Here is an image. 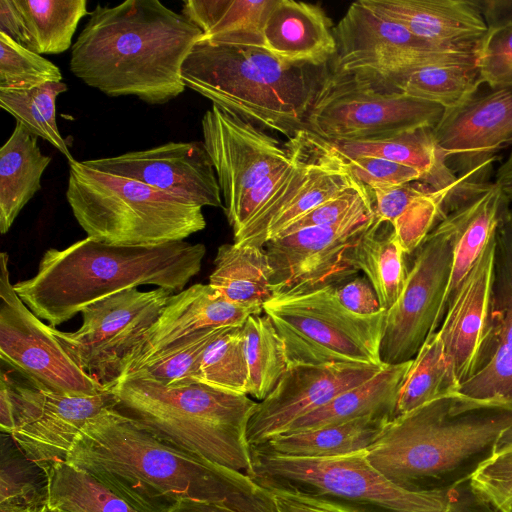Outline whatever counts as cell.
<instances>
[{"instance_id": "cell-10", "label": "cell", "mask_w": 512, "mask_h": 512, "mask_svg": "<svg viewBox=\"0 0 512 512\" xmlns=\"http://www.w3.org/2000/svg\"><path fill=\"white\" fill-rule=\"evenodd\" d=\"M444 108L353 74L326 73L305 129L329 142L382 138L435 127Z\"/></svg>"}, {"instance_id": "cell-33", "label": "cell", "mask_w": 512, "mask_h": 512, "mask_svg": "<svg viewBox=\"0 0 512 512\" xmlns=\"http://www.w3.org/2000/svg\"><path fill=\"white\" fill-rule=\"evenodd\" d=\"M357 183L360 182L353 176L338 149L331 142L324 140L308 180L271 219L259 247H264L290 224Z\"/></svg>"}, {"instance_id": "cell-16", "label": "cell", "mask_w": 512, "mask_h": 512, "mask_svg": "<svg viewBox=\"0 0 512 512\" xmlns=\"http://www.w3.org/2000/svg\"><path fill=\"white\" fill-rule=\"evenodd\" d=\"M2 374L14 410L15 430L11 437L42 469L56 461H66L81 429L117 405L114 387L96 395H68L18 384Z\"/></svg>"}, {"instance_id": "cell-22", "label": "cell", "mask_w": 512, "mask_h": 512, "mask_svg": "<svg viewBox=\"0 0 512 512\" xmlns=\"http://www.w3.org/2000/svg\"><path fill=\"white\" fill-rule=\"evenodd\" d=\"M251 315L260 313L228 301L209 284H194L172 294L132 351L121 378L180 339L210 328L242 327Z\"/></svg>"}, {"instance_id": "cell-54", "label": "cell", "mask_w": 512, "mask_h": 512, "mask_svg": "<svg viewBox=\"0 0 512 512\" xmlns=\"http://www.w3.org/2000/svg\"><path fill=\"white\" fill-rule=\"evenodd\" d=\"M488 28L512 24V0H474Z\"/></svg>"}, {"instance_id": "cell-46", "label": "cell", "mask_w": 512, "mask_h": 512, "mask_svg": "<svg viewBox=\"0 0 512 512\" xmlns=\"http://www.w3.org/2000/svg\"><path fill=\"white\" fill-rule=\"evenodd\" d=\"M458 392L512 405V346L496 343L485 365L461 383Z\"/></svg>"}, {"instance_id": "cell-55", "label": "cell", "mask_w": 512, "mask_h": 512, "mask_svg": "<svg viewBox=\"0 0 512 512\" xmlns=\"http://www.w3.org/2000/svg\"><path fill=\"white\" fill-rule=\"evenodd\" d=\"M0 428L1 432L11 435L15 430L13 404L4 375L0 378Z\"/></svg>"}, {"instance_id": "cell-29", "label": "cell", "mask_w": 512, "mask_h": 512, "mask_svg": "<svg viewBox=\"0 0 512 512\" xmlns=\"http://www.w3.org/2000/svg\"><path fill=\"white\" fill-rule=\"evenodd\" d=\"M411 363L412 360L400 364H385L369 380L339 394L326 405L296 420L285 433L317 429L366 416L392 419Z\"/></svg>"}, {"instance_id": "cell-3", "label": "cell", "mask_w": 512, "mask_h": 512, "mask_svg": "<svg viewBox=\"0 0 512 512\" xmlns=\"http://www.w3.org/2000/svg\"><path fill=\"white\" fill-rule=\"evenodd\" d=\"M510 427L512 405L455 392L392 418L366 457L403 489L448 490L472 477Z\"/></svg>"}, {"instance_id": "cell-49", "label": "cell", "mask_w": 512, "mask_h": 512, "mask_svg": "<svg viewBox=\"0 0 512 512\" xmlns=\"http://www.w3.org/2000/svg\"><path fill=\"white\" fill-rule=\"evenodd\" d=\"M284 145L289 154L288 161L261 179L243 198L235 214L228 221L233 229V235L248 224L294 171L297 163L296 148L290 138Z\"/></svg>"}, {"instance_id": "cell-53", "label": "cell", "mask_w": 512, "mask_h": 512, "mask_svg": "<svg viewBox=\"0 0 512 512\" xmlns=\"http://www.w3.org/2000/svg\"><path fill=\"white\" fill-rule=\"evenodd\" d=\"M0 33L29 49L30 40L25 22L13 0L0 1Z\"/></svg>"}, {"instance_id": "cell-11", "label": "cell", "mask_w": 512, "mask_h": 512, "mask_svg": "<svg viewBox=\"0 0 512 512\" xmlns=\"http://www.w3.org/2000/svg\"><path fill=\"white\" fill-rule=\"evenodd\" d=\"M333 33L337 49L331 71L357 75L384 87L418 68L476 59L477 48L431 45L363 0L349 6Z\"/></svg>"}, {"instance_id": "cell-35", "label": "cell", "mask_w": 512, "mask_h": 512, "mask_svg": "<svg viewBox=\"0 0 512 512\" xmlns=\"http://www.w3.org/2000/svg\"><path fill=\"white\" fill-rule=\"evenodd\" d=\"M49 512H137L89 473L67 461L43 469Z\"/></svg>"}, {"instance_id": "cell-19", "label": "cell", "mask_w": 512, "mask_h": 512, "mask_svg": "<svg viewBox=\"0 0 512 512\" xmlns=\"http://www.w3.org/2000/svg\"><path fill=\"white\" fill-rule=\"evenodd\" d=\"M433 132L458 176L488 182L494 154L512 141V88H480L459 106L444 110Z\"/></svg>"}, {"instance_id": "cell-36", "label": "cell", "mask_w": 512, "mask_h": 512, "mask_svg": "<svg viewBox=\"0 0 512 512\" xmlns=\"http://www.w3.org/2000/svg\"><path fill=\"white\" fill-rule=\"evenodd\" d=\"M482 85L475 59L418 68L385 88L437 104L446 110L465 102Z\"/></svg>"}, {"instance_id": "cell-12", "label": "cell", "mask_w": 512, "mask_h": 512, "mask_svg": "<svg viewBox=\"0 0 512 512\" xmlns=\"http://www.w3.org/2000/svg\"><path fill=\"white\" fill-rule=\"evenodd\" d=\"M172 294L165 288L124 290L85 307L78 330L63 332L51 326V332L82 370L105 389H112Z\"/></svg>"}, {"instance_id": "cell-57", "label": "cell", "mask_w": 512, "mask_h": 512, "mask_svg": "<svg viewBox=\"0 0 512 512\" xmlns=\"http://www.w3.org/2000/svg\"><path fill=\"white\" fill-rule=\"evenodd\" d=\"M170 512H238L215 503L184 500Z\"/></svg>"}, {"instance_id": "cell-37", "label": "cell", "mask_w": 512, "mask_h": 512, "mask_svg": "<svg viewBox=\"0 0 512 512\" xmlns=\"http://www.w3.org/2000/svg\"><path fill=\"white\" fill-rule=\"evenodd\" d=\"M459 386L440 337L437 331L432 332L412 359L400 389L394 417L439 397L458 392Z\"/></svg>"}, {"instance_id": "cell-31", "label": "cell", "mask_w": 512, "mask_h": 512, "mask_svg": "<svg viewBox=\"0 0 512 512\" xmlns=\"http://www.w3.org/2000/svg\"><path fill=\"white\" fill-rule=\"evenodd\" d=\"M271 278L264 247L233 243L218 248L208 284L228 301L261 314L274 296Z\"/></svg>"}, {"instance_id": "cell-18", "label": "cell", "mask_w": 512, "mask_h": 512, "mask_svg": "<svg viewBox=\"0 0 512 512\" xmlns=\"http://www.w3.org/2000/svg\"><path fill=\"white\" fill-rule=\"evenodd\" d=\"M383 365L363 363L289 364L274 390L257 405L248 422L250 447L284 434L299 418L339 394L369 380Z\"/></svg>"}, {"instance_id": "cell-56", "label": "cell", "mask_w": 512, "mask_h": 512, "mask_svg": "<svg viewBox=\"0 0 512 512\" xmlns=\"http://www.w3.org/2000/svg\"><path fill=\"white\" fill-rule=\"evenodd\" d=\"M494 182L512 202V149L504 162L498 167Z\"/></svg>"}, {"instance_id": "cell-43", "label": "cell", "mask_w": 512, "mask_h": 512, "mask_svg": "<svg viewBox=\"0 0 512 512\" xmlns=\"http://www.w3.org/2000/svg\"><path fill=\"white\" fill-rule=\"evenodd\" d=\"M46 505L47 479L43 469L30 460L11 435L1 432L0 503Z\"/></svg>"}, {"instance_id": "cell-8", "label": "cell", "mask_w": 512, "mask_h": 512, "mask_svg": "<svg viewBox=\"0 0 512 512\" xmlns=\"http://www.w3.org/2000/svg\"><path fill=\"white\" fill-rule=\"evenodd\" d=\"M66 199L87 237L111 245L183 241L206 226L202 207L76 160L69 162Z\"/></svg>"}, {"instance_id": "cell-27", "label": "cell", "mask_w": 512, "mask_h": 512, "mask_svg": "<svg viewBox=\"0 0 512 512\" xmlns=\"http://www.w3.org/2000/svg\"><path fill=\"white\" fill-rule=\"evenodd\" d=\"M458 187L436 190L413 181L371 191L375 216L391 226L404 253L411 254L443 218L446 200Z\"/></svg>"}, {"instance_id": "cell-42", "label": "cell", "mask_w": 512, "mask_h": 512, "mask_svg": "<svg viewBox=\"0 0 512 512\" xmlns=\"http://www.w3.org/2000/svg\"><path fill=\"white\" fill-rule=\"evenodd\" d=\"M197 382L212 388L247 395L248 368L242 327L226 328L204 350Z\"/></svg>"}, {"instance_id": "cell-1", "label": "cell", "mask_w": 512, "mask_h": 512, "mask_svg": "<svg viewBox=\"0 0 512 512\" xmlns=\"http://www.w3.org/2000/svg\"><path fill=\"white\" fill-rule=\"evenodd\" d=\"M66 461L137 512H170L184 500L277 512L270 493L245 472L168 445L116 408L81 429Z\"/></svg>"}, {"instance_id": "cell-2", "label": "cell", "mask_w": 512, "mask_h": 512, "mask_svg": "<svg viewBox=\"0 0 512 512\" xmlns=\"http://www.w3.org/2000/svg\"><path fill=\"white\" fill-rule=\"evenodd\" d=\"M202 36L158 0L97 4L72 46L70 71L111 96L164 104L182 94V66Z\"/></svg>"}, {"instance_id": "cell-59", "label": "cell", "mask_w": 512, "mask_h": 512, "mask_svg": "<svg viewBox=\"0 0 512 512\" xmlns=\"http://www.w3.org/2000/svg\"><path fill=\"white\" fill-rule=\"evenodd\" d=\"M508 447H512V427L508 428L507 430H505L502 433V435L500 436V438L498 440V443L496 446V451L504 449V448H508Z\"/></svg>"}, {"instance_id": "cell-7", "label": "cell", "mask_w": 512, "mask_h": 512, "mask_svg": "<svg viewBox=\"0 0 512 512\" xmlns=\"http://www.w3.org/2000/svg\"><path fill=\"white\" fill-rule=\"evenodd\" d=\"M252 477L262 488L294 487L355 512H495L470 479L442 491L403 489L376 470L366 449L328 457H287L251 448Z\"/></svg>"}, {"instance_id": "cell-5", "label": "cell", "mask_w": 512, "mask_h": 512, "mask_svg": "<svg viewBox=\"0 0 512 512\" xmlns=\"http://www.w3.org/2000/svg\"><path fill=\"white\" fill-rule=\"evenodd\" d=\"M313 68L286 64L264 48L197 43L181 77L213 105L290 138L305 129L325 76Z\"/></svg>"}, {"instance_id": "cell-14", "label": "cell", "mask_w": 512, "mask_h": 512, "mask_svg": "<svg viewBox=\"0 0 512 512\" xmlns=\"http://www.w3.org/2000/svg\"><path fill=\"white\" fill-rule=\"evenodd\" d=\"M0 358L35 387L90 396L105 390L66 353L51 332L21 300L11 283L8 254H0Z\"/></svg>"}, {"instance_id": "cell-39", "label": "cell", "mask_w": 512, "mask_h": 512, "mask_svg": "<svg viewBox=\"0 0 512 512\" xmlns=\"http://www.w3.org/2000/svg\"><path fill=\"white\" fill-rule=\"evenodd\" d=\"M242 331L248 368L247 395L262 401L289 366L285 345L265 314L249 316Z\"/></svg>"}, {"instance_id": "cell-45", "label": "cell", "mask_w": 512, "mask_h": 512, "mask_svg": "<svg viewBox=\"0 0 512 512\" xmlns=\"http://www.w3.org/2000/svg\"><path fill=\"white\" fill-rule=\"evenodd\" d=\"M62 79L57 65L0 33V91L26 90Z\"/></svg>"}, {"instance_id": "cell-41", "label": "cell", "mask_w": 512, "mask_h": 512, "mask_svg": "<svg viewBox=\"0 0 512 512\" xmlns=\"http://www.w3.org/2000/svg\"><path fill=\"white\" fill-rule=\"evenodd\" d=\"M226 328L229 327L205 329L180 339L123 378L153 380L167 387H179L197 382L204 350Z\"/></svg>"}, {"instance_id": "cell-6", "label": "cell", "mask_w": 512, "mask_h": 512, "mask_svg": "<svg viewBox=\"0 0 512 512\" xmlns=\"http://www.w3.org/2000/svg\"><path fill=\"white\" fill-rule=\"evenodd\" d=\"M116 409L162 442L250 474L251 447L246 438L257 402L200 382L167 387L127 377L113 388Z\"/></svg>"}, {"instance_id": "cell-52", "label": "cell", "mask_w": 512, "mask_h": 512, "mask_svg": "<svg viewBox=\"0 0 512 512\" xmlns=\"http://www.w3.org/2000/svg\"><path fill=\"white\" fill-rule=\"evenodd\" d=\"M340 303L349 311L359 315H373L383 309L378 297L364 276H354L334 286Z\"/></svg>"}, {"instance_id": "cell-44", "label": "cell", "mask_w": 512, "mask_h": 512, "mask_svg": "<svg viewBox=\"0 0 512 512\" xmlns=\"http://www.w3.org/2000/svg\"><path fill=\"white\" fill-rule=\"evenodd\" d=\"M492 318L495 343L512 346V209L495 234Z\"/></svg>"}, {"instance_id": "cell-32", "label": "cell", "mask_w": 512, "mask_h": 512, "mask_svg": "<svg viewBox=\"0 0 512 512\" xmlns=\"http://www.w3.org/2000/svg\"><path fill=\"white\" fill-rule=\"evenodd\" d=\"M388 417L366 416L301 432L285 433L251 448L287 456L328 458L367 449L381 434Z\"/></svg>"}, {"instance_id": "cell-4", "label": "cell", "mask_w": 512, "mask_h": 512, "mask_svg": "<svg viewBox=\"0 0 512 512\" xmlns=\"http://www.w3.org/2000/svg\"><path fill=\"white\" fill-rule=\"evenodd\" d=\"M205 253L203 244L184 240L121 246L86 237L64 249H48L36 274L14 289L37 317L56 327L124 290L155 285L180 292L200 272Z\"/></svg>"}, {"instance_id": "cell-30", "label": "cell", "mask_w": 512, "mask_h": 512, "mask_svg": "<svg viewBox=\"0 0 512 512\" xmlns=\"http://www.w3.org/2000/svg\"><path fill=\"white\" fill-rule=\"evenodd\" d=\"M51 162L37 137L16 126L0 149V232L9 231L24 206L41 189V178Z\"/></svg>"}, {"instance_id": "cell-25", "label": "cell", "mask_w": 512, "mask_h": 512, "mask_svg": "<svg viewBox=\"0 0 512 512\" xmlns=\"http://www.w3.org/2000/svg\"><path fill=\"white\" fill-rule=\"evenodd\" d=\"M330 18L317 5L277 0L264 28V47L280 61L319 67L336 54Z\"/></svg>"}, {"instance_id": "cell-50", "label": "cell", "mask_w": 512, "mask_h": 512, "mask_svg": "<svg viewBox=\"0 0 512 512\" xmlns=\"http://www.w3.org/2000/svg\"><path fill=\"white\" fill-rule=\"evenodd\" d=\"M353 176L370 191L421 181L419 171L379 157L344 158Z\"/></svg>"}, {"instance_id": "cell-24", "label": "cell", "mask_w": 512, "mask_h": 512, "mask_svg": "<svg viewBox=\"0 0 512 512\" xmlns=\"http://www.w3.org/2000/svg\"><path fill=\"white\" fill-rule=\"evenodd\" d=\"M439 48L475 50L488 27L474 0H363Z\"/></svg>"}, {"instance_id": "cell-40", "label": "cell", "mask_w": 512, "mask_h": 512, "mask_svg": "<svg viewBox=\"0 0 512 512\" xmlns=\"http://www.w3.org/2000/svg\"><path fill=\"white\" fill-rule=\"evenodd\" d=\"M67 85L47 83L26 90L0 91V106L30 134L50 143L68 162L74 160L56 121V99Z\"/></svg>"}, {"instance_id": "cell-47", "label": "cell", "mask_w": 512, "mask_h": 512, "mask_svg": "<svg viewBox=\"0 0 512 512\" xmlns=\"http://www.w3.org/2000/svg\"><path fill=\"white\" fill-rule=\"evenodd\" d=\"M476 66L486 86L512 88V24L488 28L476 49Z\"/></svg>"}, {"instance_id": "cell-34", "label": "cell", "mask_w": 512, "mask_h": 512, "mask_svg": "<svg viewBox=\"0 0 512 512\" xmlns=\"http://www.w3.org/2000/svg\"><path fill=\"white\" fill-rule=\"evenodd\" d=\"M383 224L375 216L371 226L357 239L351 259L371 283L381 308L387 311L400 296L408 270L405 253L392 228L383 231Z\"/></svg>"}, {"instance_id": "cell-58", "label": "cell", "mask_w": 512, "mask_h": 512, "mask_svg": "<svg viewBox=\"0 0 512 512\" xmlns=\"http://www.w3.org/2000/svg\"><path fill=\"white\" fill-rule=\"evenodd\" d=\"M0 512H49L47 505H23L16 503H0Z\"/></svg>"}, {"instance_id": "cell-17", "label": "cell", "mask_w": 512, "mask_h": 512, "mask_svg": "<svg viewBox=\"0 0 512 512\" xmlns=\"http://www.w3.org/2000/svg\"><path fill=\"white\" fill-rule=\"evenodd\" d=\"M201 126L229 221L247 193L289 154L276 138L216 105L205 112Z\"/></svg>"}, {"instance_id": "cell-51", "label": "cell", "mask_w": 512, "mask_h": 512, "mask_svg": "<svg viewBox=\"0 0 512 512\" xmlns=\"http://www.w3.org/2000/svg\"><path fill=\"white\" fill-rule=\"evenodd\" d=\"M264 489L270 493L277 512H355L340 502L294 487Z\"/></svg>"}, {"instance_id": "cell-38", "label": "cell", "mask_w": 512, "mask_h": 512, "mask_svg": "<svg viewBox=\"0 0 512 512\" xmlns=\"http://www.w3.org/2000/svg\"><path fill=\"white\" fill-rule=\"evenodd\" d=\"M13 1L24 19L29 49L40 55L67 51L80 21L88 14L86 0Z\"/></svg>"}, {"instance_id": "cell-21", "label": "cell", "mask_w": 512, "mask_h": 512, "mask_svg": "<svg viewBox=\"0 0 512 512\" xmlns=\"http://www.w3.org/2000/svg\"><path fill=\"white\" fill-rule=\"evenodd\" d=\"M495 234L450 298L437 331L460 384L485 365L494 349Z\"/></svg>"}, {"instance_id": "cell-26", "label": "cell", "mask_w": 512, "mask_h": 512, "mask_svg": "<svg viewBox=\"0 0 512 512\" xmlns=\"http://www.w3.org/2000/svg\"><path fill=\"white\" fill-rule=\"evenodd\" d=\"M331 143L344 158L372 156L411 167L421 173L420 182L436 190L458 187L464 180L448 165L433 127H420L382 138Z\"/></svg>"}, {"instance_id": "cell-20", "label": "cell", "mask_w": 512, "mask_h": 512, "mask_svg": "<svg viewBox=\"0 0 512 512\" xmlns=\"http://www.w3.org/2000/svg\"><path fill=\"white\" fill-rule=\"evenodd\" d=\"M81 162L92 169L142 182L202 208H223L224 205L203 142H168L145 150Z\"/></svg>"}, {"instance_id": "cell-23", "label": "cell", "mask_w": 512, "mask_h": 512, "mask_svg": "<svg viewBox=\"0 0 512 512\" xmlns=\"http://www.w3.org/2000/svg\"><path fill=\"white\" fill-rule=\"evenodd\" d=\"M509 199L495 182L464 181L447 198L444 212L453 230L450 280L439 311L441 324L448 302L509 210Z\"/></svg>"}, {"instance_id": "cell-15", "label": "cell", "mask_w": 512, "mask_h": 512, "mask_svg": "<svg viewBox=\"0 0 512 512\" xmlns=\"http://www.w3.org/2000/svg\"><path fill=\"white\" fill-rule=\"evenodd\" d=\"M375 212L330 226L298 230L268 241L265 251L275 295L335 286L359 272L351 259L357 239L371 226Z\"/></svg>"}, {"instance_id": "cell-13", "label": "cell", "mask_w": 512, "mask_h": 512, "mask_svg": "<svg viewBox=\"0 0 512 512\" xmlns=\"http://www.w3.org/2000/svg\"><path fill=\"white\" fill-rule=\"evenodd\" d=\"M453 250V230L443 217L415 251L403 290L386 311L380 345L384 364L412 360L427 336L437 331L452 271Z\"/></svg>"}, {"instance_id": "cell-28", "label": "cell", "mask_w": 512, "mask_h": 512, "mask_svg": "<svg viewBox=\"0 0 512 512\" xmlns=\"http://www.w3.org/2000/svg\"><path fill=\"white\" fill-rule=\"evenodd\" d=\"M277 0H187L181 14L202 32L198 43L264 48V28Z\"/></svg>"}, {"instance_id": "cell-48", "label": "cell", "mask_w": 512, "mask_h": 512, "mask_svg": "<svg viewBox=\"0 0 512 512\" xmlns=\"http://www.w3.org/2000/svg\"><path fill=\"white\" fill-rule=\"evenodd\" d=\"M470 482L495 512H512V447L496 451L477 469Z\"/></svg>"}, {"instance_id": "cell-9", "label": "cell", "mask_w": 512, "mask_h": 512, "mask_svg": "<svg viewBox=\"0 0 512 512\" xmlns=\"http://www.w3.org/2000/svg\"><path fill=\"white\" fill-rule=\"evenodd\" d=\"M263 312L280 335L289 364H384L380 345L386 311L353 313L340 303L334 286L275 295Z\"/></svg>"}]
</instances>
